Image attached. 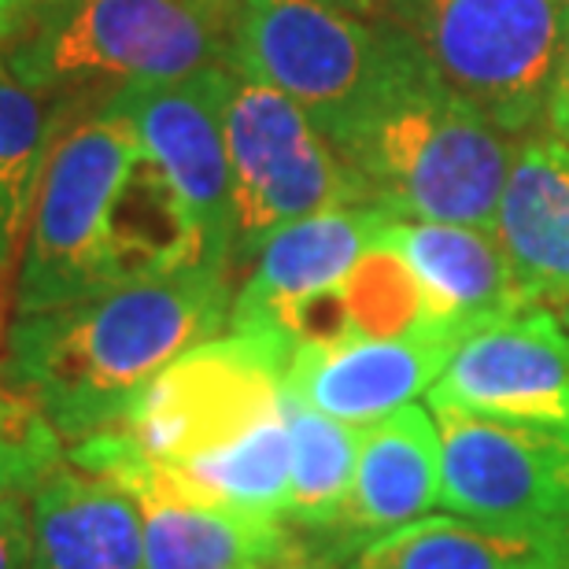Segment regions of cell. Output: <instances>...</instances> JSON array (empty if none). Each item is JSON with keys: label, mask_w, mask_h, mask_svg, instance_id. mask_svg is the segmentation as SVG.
<instances>
[{"label": "cell", "mask_w": 569, "mask_h": 569, "mask_svg": "<svg viewBox=\"0 0 569 569\" xmlns=\"http://www.w3.org/2000/svg\"><path fill=\"white\" fill-rule=\"evenodd\" d=\"M233 292L230 270L192 263L11 315L4 381L63 443L119 429L170 362L230 329Z\"/></svg>", "instance_id": "6da1fadb"}, {"label": "cell", "mask_w": 569, "mask_h": 569, "mask_svg": "<svg viewBox=\"0 0 569 569\" xmlns=\"http://www.w3.org/2000/svg\"><path fill=\"white\" fill-rule=\"evenodd\" d=\"M203 263L138 133L111 104L63 122L33 197L11 315H38L130 278Z\"/></svg>", "instance_id": "7a4b0ae2"}, {"label": "cell", "mask_w": 569, "mask_h": 569, "mask_svg": "<svg viewBox=\"0 0 569 569\" xmlns=\"http://www.w3.org/2000/svg\"><path fill=\"white\" fill-rule=\"evenodd\" d=\"M337 152L362 203L389 219L492 230L518 138L496 130L429 67Z\"/></svg>", "instance_id": "3957f363"}, {"label": "cell", "mask_w": 569, "mask_h": 569, "mask_svg": "<svg viewBox=\"0 0 569 569\" xmlns=\"http://www.w3.org/2000/svg\"><path fill=\"white\" fill-rule=\"evenodd\" d=\"M226 63L289 97L333 148L432 67L392 19L351 16L326 0H241Z\"/></svg>", "instance_id": "277c9868"}, {"label": "cell", "mask_w": 569, "mask_h": 569, "mask_svg": "<svg viewBox=\"0 0 569 569\" xmlns=\"http://www.w3.org/2000/svg\"><path fill=\"white\" fill-rule=\"evenodd\" d=\"M230 27L211 0H56L0 60L22 86L78 111L226 63Z\"/></svg>", "instance_id": "5b68a950"}, {"label": "cell", "mask_w": 569, "mask_h": 569, "mask_svg": "<svg viewBox=\"0 0 569 569\" xmlns=\"http://www.w3.org/2000/svg\"><path fill=\"white\" fill-rule=\"evenodd\" d=\"M389 19L418 41L443 82L507 138L543 122L569 44L562 0H396Z\"/></svg>", "instance_id": "8992f818"}, {"label": "cell", "mask_w": 569, "mask_h": 569, "mask_svg": "<svg viewBox=\"0 0 569 569\" xmlns=\"http://www.w3.org/2000/svg\"><path fill=\"white\" fill-rule=\"evenodd\" d=\"M222 122L233 192V270L252 263L281 226L362 203L359 181L340 152L278 89L230 67Z\"/></svg>", "instance_id": "52a82bcc"}, {"label": "cell", "mask_w": 569, "mask_h": 569, "mask_svg": "<svg viewBox=\"0 0 569 569\" xmlns=\"http://www.w3.org/2000/svg\"><path fill=\"white\" fill-rule=\"evenodd\" d=\"M292 345L278 333H226L178 356L138 396L119 432L148 462L174 470L281 411Z\"/></svg>", "instance_id": "ba28073f"}, {"label": "cell", "mask_w": 569, "mask_h": 569, "mask_svg": "<svg viewBox=\"0 0 569 569\" xmlns=\"http://www.w3.org/2000/svg\"><path fill=\"white\" fill-rule=\"evenodd\" d=\"M226 74L230 67L219 63L174 82L130 86L104 104L138 133L144 156L186 214L203 263L233 274V192L222 122Z\"/></svg>", "instance_id": "9c48e42d"}, {"label": "cell", "mask_w": 569, "mask_h": 569, "mask_svg": "<svg viewBox=\"0 0 569 569\" xmlns=\"http://www.w3.org/2000/svg\"><path fill=\"white\" fill-rule=\"evenodd\" d=\"M440 426L448 515L569 537V432L429 407Z\"/></svg>", "instance_id": "30bf717a"}, {"label": "cell", "mask_w": 569, "mask_h": 569, "mask_svg": "<svg viewBox=\"0 0 569 569\" xmlns=\"http://www.w3.org/2000/svg\"><path fill=\"white\" fill-rule=\"evenodd\" d=\"M67 462L111 477L138 499L148 569H281V521L208 503L148 462L119 429L67 443Z\"/></svg>", "instance_id": "8fae6325"}, {"label": "cell", "mask_w": 569, "mask_h": 569, "mask_svg": "<svg viewBox=\"0 0 569 569\" xmlns=\"http://www.w3.org/2000/svg\"><path fill=\"white\" fill-rule=\"evenodd\" d=\"M443 451L429 407L407 403L359 429V455L337 526L307 543H284L281 569H345L362 548L440 507Z\"/></svg>", "instance_id": "7c38bea8"}, {"label": "cell", "mask_w": 569, "mask_h": 569, "mask_svg": "<svg viewBox=\"0 0 569 569\" xmlns=\"http://www.w3.org/2000/svg\"><path fill=\"white\" fill-rule=\"evenodd\" d=\"M429 407L569 432V329L548 307L481 326L455 348Z\"/></svg>", "instance_id": "4fadbf2b"}, {"label": "cell", "mask_w": 569, "mask_h": 569, "mask_svg": "<svg viewBox=\"0 0 569 569\" xmlns=\"http://www.w3.org/2000/svg\"><path fill=\"white\" fill-rule=\"evenodd\" d=\"M389 214L370 203H348L281 226L248 263L233 292V333H278L296 348L303 318L381 241Z\"/></svg>", "instance_id": "5bb4252c"}, {"label": "cell", "mask_w": 569, "mask_h": 569, "mask_svg": "<svg viewBox=\"0 0 569 569\" xmlns=\"http://www.w3.org/2000/svg\"><path fill=\"white\" fill-rule=\"evenodd\" d=\"M466 340L455 329L422 326L392 337H333L292 348L284 392L351 429L429 396Z\"/></svg>", "instance_id": "9a60e30c"}, {"label": "cell", "mask_w": 569, "mask_h": 569, "mask_svg": "<svg viewBox=\"0 0 569 569\" xmlns=\"http://www.w3.org/2000/svg\"><path fill=\"white\" fill-rule=\"evenodd\" d=\"M381 244L411 274L437 326L470 337L496 318L526 311L492 230L389 219L381 230Z\"/></svg>", "instance_id": "2e32d148"}, {"label": "cell", "mask_w": 569, "mask_h": 569, "mask_svg": "<svg viewBox=\"0 0 569 569\" xmlns=\"http://www.w3.org/2000/svg\"><path fill=\"white\" fill-rule=\"evenodd\" d=\"M27 510V569H148L138 499L104 473L60 462Z\"/></svg>", "instance_id": "e0dca14e"}, {"label": "cell", "mask_w": 569, "mask_h": 569, "mask_svg": "<svg viewBox=\"0 0 569 569\" xmlns=\"http://www.w3.org/2000/svg\"><path fill=\"white\" fill-rule=\"evenodd\" d=\"M492 233L521 307L569 303V144L551 133L518 141Z\"/></svg>", "instance_id": "ac0fdd59"}, {"label": "cell", "mask_w": 569, "mask_h": 569, "mask_svg": "<svg viewBox=\"0 0 569 569\" xmlns=\"http://www.w3.org/2000/svg\"><path fill=\"white\" fill-rule=\"evenodd\" d=\"M345 569H569V537L426 515L373 540Z\"/></svg>", "instance_id": "d6986e66"}, {"label": "cell", "mask_w": 569, "mask_h": 569, "mask_svg": "<svg viewBox=\"0 0 569 569\" xmlns=\"http://www.w3.org/2000/svg\"><path fill=\"white\" fill-rule=\"evenodd\" d=\"M74 108L22 86L0 60V270L16 278L44 163Z\"/></svg>", "instance_id": "ffe728a7"}, {"label": "cell", "mask_w": 569, "mask_h": 569, "mask_svg": "<svg viewBox=\"0 0 569 569\" xmlns=\"http://www.w3.org/2000/svg\"><path fill=\"white\" fill-rule=\"evenodd\" d=\"M284 422L292 440L289 503L281 529L284 543H307L337 526L345 510L359 455V429L326 418L284 392Z\"/></svg>", "instance_id": "44dd1931"}, {"label": "cell", "mask_w": 569, "mask_h": 569, "mask_svg": "<svg viewBox=\"0 0 569 569\" xmlns=\"http://www.w3.org/2000/svg\"><path fill=\"white\" fill-rule=\"evenodd\" d=\"M163 470V466H159ZM178 485L197 492L208 503L233 510V515L281 521L289 503V473H292V440L284 422V400L274 418L244 432L226 448L200 455L186 466L167 470Z\"/></svg>", "instance_id": "7402d4cb"}, {"label": "cell", "mask_w": 569, "mask_h": 569, "mask_svg": "<svg viewBox=\"0 0 569 569\" xmlns=\"http://www.w3.org/2000/svg\"><path fill=\"white\" fill-rule=\"evenodd\" d=\"M67 459L60 440L44 415L27 396L4 381L0 385V503L30 499V492Z\"/></svg>", "instance_id": "603a6c76"}, {"label": "cell", "mask_w": 569, "mask_h": 569, "mask_svg": "<svg viewBox=\"0 0 569 569\" xmlns=\"http://www.w3.org/2000/svg\"><path fill=\"white\" fill-rule=\"evenodd\" d=\"M30 551V510L27 499L0 503V569H27Z\"/></svg>", "instance_id": "cb8c5ba5"}, {"label": "cell", "mask_w": 569, "mask_h": 569, "mask_svg": "<svg viewBox=\"0 0 569 569\" xmlns=\"http://www.w3.org/2000/svg\"><path fill=\"white\" fill-rule=\"evenodd\" d=\"M543 127H548L551 138L569 144V44H566L562 60H559V71H555L548 108H543Z\"/></svg>", "instance_id": "d4e9b609"}, {"label": "cell", "mask_w": 569, "mask_h": 569, "mask_svg": "<svg viewBox=\"0 0 569 569\" xmlns=\"http://www.w3.org/2000/svg\"><path fill=\"white\" fill-rule=\"evenodd\" d=\"M56 0H0V11H4V44L22 33L30 27V22H38L44 11H49ZM0 44V49H4Z\"/></svg>", "instance_id": "484cf974"}, {"label": "cell", "mask_w": 569, "mask_h": 569, "mask_svg": "<svg viewBox=\"0 0 569 569\" xmlns=\"http://www.w3.org/2000/svg\"><path fill=\"white\" fill-rule=\"evenodd\" d=\"M340 11H351V16H367V19H389V11L396 0H326Z\"/></svg>", "instance_id": "4316f807"}, {"label": "cell", "mask_w": 569, "mask_h": 569, "mask_svg": "<svg viewBox=\"0 0 569 569\" xmlns=\"http://www.w3.org/2000/svg\"><path fill=\"white\" fill-rule=\"evenodd\" d=\"M11 289H16V278L0 270V359H4V340H8V326H11Z\"/></svg>", "instance_id": "83f0119b"}, {"label": "cell", "mask_w": 569, "mask_h": 569, "mask_svg": "<svg viewBox=\"0 0 569 569\" xmlns=\"http://www.w3.org/2000/svg\"><path fill=\"white\" fill-rule=\"evenodd\" d=\"M211 4L219 8V11H226V16L233 19V16H237V8H241V0H211Z\"/></svg>", "instance_id": "f1b7e54d"}, {"label": "cell", "mask_w": 569, "mask_h": 569, "mask_svg": "<svg viewBox=\"0 0 569 569\" xmlns=\"http://www.w3.org/2000/svg\"><path fill=\"white\" fill-rule=\"evenodd\" d=\"M559 318L566 322V329H569V303H562V311H559Z\"/></svg>", "instance_id": "f546056e"}, {"label": "cell", "mask_w": 569, "mask_h": 569, "mask_svg": "<svg viewBox=\"0 0 569 569\" xmlns=\"http://www.w3.org/2000/svg\"><path fill=\"white\" fill-rule=\"evenodd\" d=\"M0 44H4V11H0Z\"/></svg>", "instance_id": "4dcf8cb0"}, {"label": "cell", "mask_w": 569, "mask_h": 569, "mask_svg": "<svg viewBox=\"0 0 569 569\" xmlns=\"http://www.w3.org/2000/svg\"><path fill=\"white\" fill-rule=\"evenodd\" d=\"M0 385H4V359H0Z\"/></svg>", "instance_id": "1f68e13d"}, {"label": "cell", "mask_w": 569, "mask_h": 569, "mask_svg": "<svg viewBox=\"0 0 569 569\" xmlns=\"http://www.w3.org/2000/svg\"><path fill=\"white\" fill-rule=\"evenodd\" d=\"M562 4H569V0H562Z\"/></svg>", "instance_id": "d6a6232c"}]
</instances>
